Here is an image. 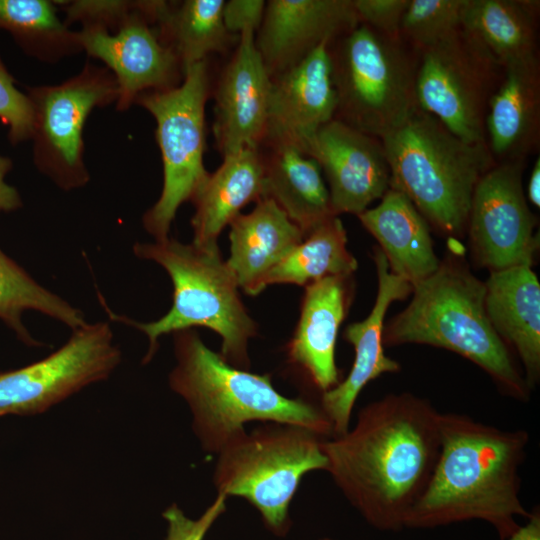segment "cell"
Returning a JSON list of instances; mask_svg holds the SVG:
<instances>
[{
	"instance_id": "52a82bcc",
	"label": "cell",
	"mask_w": 540,
	"mask_h": 540,
	"mask_svg": "<svg viewBox=\"0 0 540 540\" xmlns=\"http://www.w3.org/2000/svg\"><path fill=\"white\" fill-rule=\"evenodd\" d=\"M336 120L381 139L419 108V52L359 23L329 44Z\"/></svg>"
},
{
	"instance_id": "d590c367",
	"label": "cell",
	"mask_w": 540,
	"mask_h": 540,
	"mask_svg": "<svg viewBox=\"0 0 540 540\" xmlns=\"http://www.w3.org/2000/svg\"><path fill=\"white\" fill-rule=\"evenodd\" d=\"M409 0H353L359 23L391 38L400 37V27Z\"/></svg>"
},
{
	"instance_id": "ba28073f",
	"label": "cell",
	"mask_w": 540,
	"mask_h": 540,
	"mask_svg": "<svg viewBox=\"0 0 540 540\" xmlns=\"http://www.w3.org/2000/svg\"><path fill=\"white\" fill-rule=\"evenodd\" d=\"M322 440L308 429L279 423L243 433L217 454V494L247 500L270 532L287 535L292 523L289 506L301 479L327 469Z\"/></svg>"
},
{
	"instance_id": "484cf974",
	"label": "cell",
	"mask_w": 540,
	"mask_h": 540,
	"mask_svg": "<svg viewBox=\"0 0 540 540\" xmlns=\"http://www.w3.org/2000/svg\"><path fill=\"white\" fill-rule=\"evenodd\" d=\"M264 196L272 199L306 235L335 215L328 187L314 158L288 144H267Z\"/></svg>"
},
{
	"instance_id": "e0dca14e",
	"label": "cell",
	"mask_w": 540,
	"mask_h": 540,
	"mask_svg": "<svg viewBox=\"0 0 540 540\" xmlns=\"http://www.w3.org/2000/svg\"><path fill=\"white\" fill-rule=\"evenodd\" d=\"M357 24L353 0H270L255 45L273 77Z\"/></svg>"
},
{
	"instance_id": "7a4b0ae2",
	"label": "cell",
	"mask_w": 540,
	"mask_h": 540,
	"mask_svg": "<svg viewBox=\"0 0 540 540\" xmlns=\"http://www.w3.org/2000/svg\"><path fill=\"white\" fill-rule=\"evenodd\" d=\"M440 450L430 480L405 527L428 529L482 520L500 540L530 512L520 500V466L529 434L503 430L459 413H440Z\"/></svg>"
},
{
	"instance_id": "ac0fdd59",
	"label": "cell",
	"mask_w": 540,
	"mask_h": 540,
	"mask_svg": "<svg viewBox=\"0 0 540 540\" xmlns=\"http://www.w3.org/2000/svg\"><path fill=\"white\" fill-rule=\"evenodd\" d=\"M329 44L323 43L296 65L271 77L264 143L293 145L305 152L317 131L335 118L337 95Z\"/></svg>"
},
{
	"instance_id": "ffe728a7",
	"label": "cell",
	"mask_w": 540,
	"mask_h": 540,
	"mask_svg": "<svg viewBox=\"0 0 540 540\" xmlns=\"http://www.w3.org/2000/svg\"><path fill=\"white\" fill-rule=\"evenodd\" d=\"M350 277L329 276L305 286L288 360L322 393L339 384L335 348L350 302Z\"/></svg>"
},
{
	"instance_id": "83f0119b",
	"label": "cell",
	"mask_w": 540,
	"mask_h": 540,
	"mask_svg": "<svg viewBox=\"0 0 540 540\" xmlns=\"http://www.w3.org/2000/svg\"><path fill=\"white\" fill-rule=\"evenodd\" d=\"M224 4V0L166 2L156 31L160 41L179 59L183 74L208 55L228 48L233 34L224 23Z\"/></svg>"
},
{
	"instance_id": "8d00e7d4",
	"label": "cell",
	"mask_w": 540,
	"mask_h": 540,
	"mask_svg": "<svg viewBox=\"0 0 540 540\" xmlns=\"http://www.w3.org/2000/svg\"><path fill=\"white\" fill-rule=\"evenodd\" d=\"M263 0H230L225 2L223 18L227 30L238 35L245 30L257 32L265 11Z\"/></svg>"
},
{
	"instance_id": "6da1fadb",
	"label": "cell",
	"mask_w": 540,
	"mask_h": 540,
	"mask_svg": "<svg viewBox=\"0 0 540 540\" xmlns=\"http://www.w3.org/2000/svg\"><path fill=\"white\" fill-rule=\"evenodd\" d=\"M439 416L426 399L390 394L364 406L345 434L322 440L326 471L373 528L405 527L438 458Z\"/></svg>"
},
{
	"instance_id": "cb8c5ba5",
	"label": "cell",
	"mask_w": 540,
	"mask_h": 540,
	"mask_svg": "<svg viewBox=\"0 0 540 540\" xmlns=\"http://www.w3.org/2000/svg\"><path fill=\"white\" fill-rule=\"evenodd\" d=\"M264 196V163L260 149H243L223 156L222 164L207 174L190 201L192 243L218 247L221 231L240 214L243 207Z\"/></svg>"
},
{
	"instance_id": "d4e9b609",
	"label": "cell",
	"mask_w": 540,
	"mask_h": 540,
	"mask_svg": "<svg viewBox=\"0 0 540 540\" xmlns=\"http://www.w3.org/2000/svg\"><path fill=\"white\" fill-rule=\"evenodd\" d=\"M357 216L380 244L389 270L412 287L438 269L429 223L401 191L390 188L377 206Z\"/></svg>"
},
{
	"instance_id": "4fadbf2b",
	"label": "cell",
	"mask_w": 540,
	"mask_h": 540,
	"mask_svg": "<svg viewBox=\"0 0 540 540\" xmlns=\"http://www.w3.org/2000/svg\"><path fill=\"white\" fill-rule=\"evenodd\" d=\"M525 163H495L474 189L466 232L475 259L490 272L531 266L534 260L539 238L522 185Z\"/></svg>"
},
{
	"instance_id": "30bf717a",
	"label": "cell",
	"mask_w": 540,
	"mask_h": 540,
	"mask_svg": "<svg viewBox=\"0 0 540 540\" xmlns=\"http://www.w3.org/2000/svg\"><path fill=\"white\" fill-rule=\"evenodd\" d=\"M33 108V163L59 189L84 187V127L90 113L115 103L118 85L104 66L86 62L81 71L55 85L24 86Z\"/></svg>"
},
{
	"instance_id": "8992f818",
	"label": "cell",
	"mask_w": 540,
	"mask_h": 540,
	"mask_svg": "<svg viewBox=\"0 0 540 540\" xmlns=\"http://www.w3.org/2000/svg\"><path fill=\"white\" fill-rule=\"evenodd\" d=\"M381 142L390 188L405 194L437 230L462 237L474 189L496 163L487 145L463 141L420 108Z\"/></svg>"
},
{
	"instance_id": "d6986e66",
	"label": "cell",
	"mask_w": 540,
	"mask_h": 540,
	"mask_svg": "<svg viewBox=\"0 0 540 540\" xmlns=\"http://www.w3.org/2000/svg\"><path fill=\"white\" fill-rule=\"evenodd\" d=\"M378 291L370 314L362 321L349 324L344 338L353 345L355 358L348 376L334 388L322 393L320 407L332 426L333 436L349 430L352 410L362 389L384 373L397 372L400 365L384 353V318L389 306L405 299L413 287L389 270L384 253L374 251Z\"/></svg>"
},
{
	"instance_id": "1f68e13d",
	"label": "cell",
	"mask_w": 540,
	"mask_h": 540,
	"mask_svg": "<svg viewBox=\"0 0 540 540\" xmlns=\"http://www.w3.org/2000/svg\"><path fill=\"white\" fill-rule=\"evenodd\" d=\"M467 0H409L400 37L418 52L451 36L462 27Z\"/></svg>"
},
{
	"instance_id": "3957f363",
	"label": "cell",
	"mask_w": 540,
	"mask_h": 540,
	"mask_svg": "<svg viewBox=\"0 0 540 540\" xmlns=\"http://www.w3.org/2000/svg\"><path fill=\"white\" fill-rule=\"evenodd\" d=\"M176 364L169 386L192 414V429L201 447L218 454L245 433L251 421L279 423L332 434L320 406L307 399L288 398L273 386L270 374H255L227 363L193 330L173 333Z\"/></svg>"
},
{
	"instance_id": "5b68a950",
	"label": "cell",
	"mask_w": 540,
	"mask_h": 540,
	"mask_svg": "<svg viewBox=\"0 0 540 540\" xmlns=\"http://www.w3.org/2000/svg\"><path fill=\"white\" fill-rule=\"evenodd\" d=\"M138 258L159 264L173 285L172 306L161 318L137 322L109 311L111 318L131 325L148 338L142 363H149L162 335L192 327H205L222 340L220 355L230 365L249 370L248 343L257 334V324L247 313L238 284L219 248L185 244L168 237L162 241L136 242Z\"/></svg>"
},
{
	"instance_id": "74e56055",
	"label": "cell",
	"mask_w": 540,
	"mask_h": 540,
	"mask_svg": "<svg viewBox=\"0 0 540 540\" xmlns=\"http://www.w3.org/2000/svg\"><path fill=\"white\" fill-rule=\"evenodd\" d=\"M12 167V160L7 156L0 155V212H13L23 205L18 190L5 180Z\"/></svg>"
},
{
	"instance_id": "2e32d148",
	"label": "cell",
	"mask_w": 540,
	"mask_h": 540,
	"mask_svg": "<svg viewBox=\"0 0 540 540\" xmlns=\"http://www.w3.org/2000/svg\"><path fill=\"white\" fill-rule=\"evenodd\" d=\"M238 36L215 91L213 132L223 156L260 149L267 130L271 77L256 48L255 32Z\"/></svg>"
},
{
	"instance_id": "5bb4252c",
	"label": "cell",
	"mask_w": 540,
	"mask_h": 540,
	"mask_svg": "<svg viewBox=\"0 0 540 540\" xmlns=\"http://www.w3.org/2000/svg\"><path fill=\"white\" fill-rule=\"evenodd\" d=\"M156 3L142 1L141 7L114 31L94 26L78 31L82 51L101 60L115 77L117 111L128 110L143 93L168 90L183 80L179 59L150 27Z\"/></svg>"
},
{
	"instance_id": "60d3db41",
	"label": "cell",
	"mask_w": 540,
	"mask_h": 540,
	"mask_svg": "<svg viewBox=\"0 0 540 540\" xmlns=\"http://www.w3.org/2000/svg\"><path fill=\"white\" fill-rule=\"evenodd\" d=\"M320 540H334V539H331V538H322Z\"/></svg>"
},
{
	"instance_id": "7c38bea8",
	"label": "cell",
	"mask_w": 540,
	"mask_h": 540,
	"mask_svg": "<svg viewBox=\"0 0 540 540\" xmlns=\"http://www.w3.org/2000/svg\"><path fill=\"white\" fill-rule=\"evenodd\" d=\"M121 358L109 323H86L72 330L66 343L45 358L0 372V417L44 413L109 378Z\"/></svg>"
},
{
	"instance_id": "603a6c76",
	"label": "cell",
	"mask_w": 540,
	"mask_h": 540,
	"mask_svg": "<svg viewBox=\"0 0 540 540\" xmlns=\"http://www.w3.org/2000/svg\"><path fill=\"white\" fill-rule=\"evenodd\" d=\"M485 309L497 335L519 355L532 390L540 377V284L531 266L490 272Z\"/></svg>"
},
{
	"instance_id": "4316f807",
	"label": "cell",
	"mask_w": 540,
	"mask_h": 540,
	"mask_svg": "<svg viewBox=\"0 0 540 540\" xmlns=\"http://www.w3.org/2000/svg\"><path fill=\"white\" fill-rule=\"evenodd\" d=\"M540 2L467 0L463 30L503 68L538 56Z\"/></svg>"
},
{
	"instance_id": "44dd1931",
	"label": "cell",
	"mask_w": 540,
	"mask_h": 540,
	"mask_svg": "<svg viewBox=\"0 0 540 540\" xmlns=\"http://www.w3.org/2000/svg\"><path fill=\"white\" fill-rule=\"evenodd\" d=\"M485 140L496 163L526 158L540 144L539 56L510 63L492 94L484 121Z\"/></svg>"
},
{
	"instance_id": "f35d334b",
	"label": "cell",
	"mask_w": 540,
	"mask_h": 540,
	"mask_svg": "<svg viewBox=\"0 0 540 540\" xmlns=\"http://www.w3.org/2000/svg\"><path fill=\"white\" fill-rule=\"evenodd\" d=\"M505 540H540V511L539 508H534L527 522L523 526H519L507 539Z\"/></svg>"
},
{
	"instance_id": "277c9868",
	"label": "cell",
	"mask_w": 540,
	"mask_h": 540,
	"mask_svg": "<svg viewBox=\"0 0 540 540\" xmlns=\"http://www.w3.org/2000/svg\"><path fill=\"white\" fill-rule=\"evenodd\" d=\"M408 306L384 327V345L426 344L453 351L482 368L504 394L520 401L530 389L485 309V283L447 258L413 286Z\"/></svg>"
},
{
	"instance_id": "ab89813d",
	"label": "cell",
	"mask_w": 540,
	"mask_h": 540,
	"mask_svg": "<svg viewBox=\"0 0 540 540\" xmlns=\"http://www.w3.org/2000/svg\"><path fill=\"white\" fill-rule=\"evenodd\" d=\"M537 208L540 207V158L537 157L529 176L527 198Z\"/></svg>"
},
{
	"instance_id": "f1b7e54d",
	"label": "cell",
	"mask_w": 540,
	"mask_h": 540,
	"mask_svg": "<svg viewBox=\"0 0 540 540\" xmlns=\"http://www.w3.org/2000/svg\"><path fill=\"white\" fill-rule=\"evenodd\" d=\"M0 30L41 62L56 63L83 52L78 31L58 18L51 0H0Z\"/></svg>"
},
{
	"instance_id": "8fae6325",
	"label": "cell",
	"mask_w": 540,
	"mask_h": 540,
	"mask_svg": "<svg viewBox=\"0 0 540 540\" xmlns=\"http://www.w3.org/2000/svg\"><path fill=\"white\" fill-rule=\"evenodd\" d=\"M500 66L461 27L419 52L418 107L470 144H485L488 102L499 85Z\"/></svg>"
},
{
	"instance_id": "e575fe53",
	"label": "cell",
	"mask_w": 540,
	"mask_h": 540,
	"mask_svg": "<svg viewBox=\"0 0 540 540\" xmlns=\"http://www.w3.org/2000/svg\"><path fill=\"white\" fill-rule=\"evenodd\" d=\"M226 499L225 495L217 494L197 519L187 517L176 503H172L162 513L168 525L165 540H203L216 520L226 511Z\"/></svg>"
},
{
	"instance_id": "836d02e7",
	"label": "cell",
	"mask_w": 540,
	"mask_h": 540,
	"mask_svg": "<svg viewBox=\"0 0 540 540\" xmlns=\"http://www.w3.org/2000/svg\"><path fill=\"white\" fill-rule=\"evenodd\" d=\"M33 118L29 97L16 87L15 79L0 58V122L8 127L12 145L31 140Z\"/></svg>"
},
{
	"instance_id": "d6a6232c",
	"label": "cell",
	"mask_w": 540,
	"mask_h": 540,
	"mask_svg": "<svg viewBox=\"0 0 540 540\" xmlns=\"http://www.w3.org/2000/svg\"><path fill=\"white\" fill-rule=\"evenodd\" d=\"M65 12L67 26L80 23L82 27L94 26L108 31L116 30L142 4V1L76 0L55 1Z\"/></svg>"
},
{
	"instance_id": "4dcf8cb0",
	"label": "cell",
	"mask_w": 540,
	"mask_h": 540,
	"mask_svg": "<svg viewBox=\"0 0 540 540\" xmlns=\"http://www.w3.org/2000/svg\"><path fill=\"white\" fill-rule=\"evenodd\" d=\"M28 310L47 315L72 330L87 323L79 308L39 284L0 249V320L27 346H45L31 335L22 320Z\"/></svg>"
},
{
	"instance_id": "9c48e42d",
	"label": "cell",
	"mask_w": 540,
	"mask_h": 540,
	"mask_svg": "<svg viewBox=\"0 0 540 540\" xmlns=\"http://www.w3.org/2000/svg\"><path fill=\"white\" fill-rule=\"evenodd\" d=\"M209 89L208 65L204 60L186 68L178 86L143 93L135 101L155 119L163 165L161 194L142 217L144 229L155 241L169 237L177 210L190 201L208 174L203 157Z\"/></svg>"
},
{
	"instance_id": "9a60e30c",
	"label": "cell",
	"mask_w": 540,
	"mask_h": 540,
	"mask_svg": "<svg viewBox=\"0 0 540 540\" xmlns=\"http://www.w3.org/2000/svg\"><path fill=\"white\" fill-rule=\"evenodd\" d=\"M324 173L335 215H359L390 189L391 173L381 139L333 119L305 148Z\"/></svg>"
},
{
	"instance_id": "f546056e",
	"label": "cell",
	"mask_w": 540,
	"mask_h": 540,
	"mask_svg": "<svg viewBox=\"0 0 540 540\" xmlns=\"http://www.w3.org/2000/svg\"><path fill=\"white\" fill-rule=\"evenodd\" d=\"M357 260L347 249V235L333 216L305 235L303 240L265 278V286H307L329 276H351Z\"/></svg>"
},
{
	"instance_id": "7402d4cb",
	"label": "cell",
	"mask_w": 540,
	"mask_h": 540,
	"mask_svg": "<svg viewBox=\"0 0 540 540\" xmlns=\"http://www.w3.org/2000/svg\"><path fill=\"white\" fill-rule=\"evenodd\" d=\"M230 257L226 260L238 287L256 296L265 288V278L305 237L285 212L263 197L247 214L229 224Z\"/></svg>"
}]
</instances>
